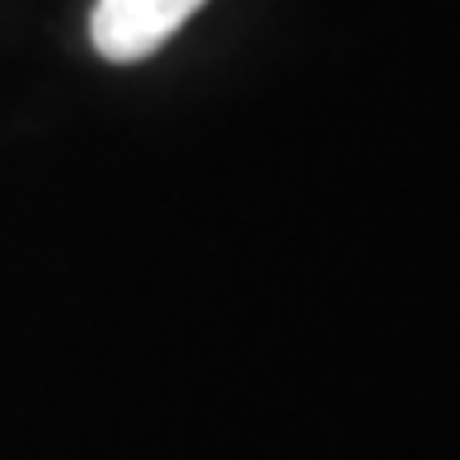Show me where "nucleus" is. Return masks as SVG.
Masks as SVG:
<instances>
[{"label":"nucleus","instance_id":"obj_1","mask_svg":"<svg viewBox=\"0 0 460 460\" xmlns=\"http://www.w3.org/2000/svg\"><path fill=\"white\" fill-rule=\"evenodd\" d=\"M207 0H99L90 38L103 61H146L193 19Z\"/></svg>","mask_w":460,"mask_h":460}]
</instances>
